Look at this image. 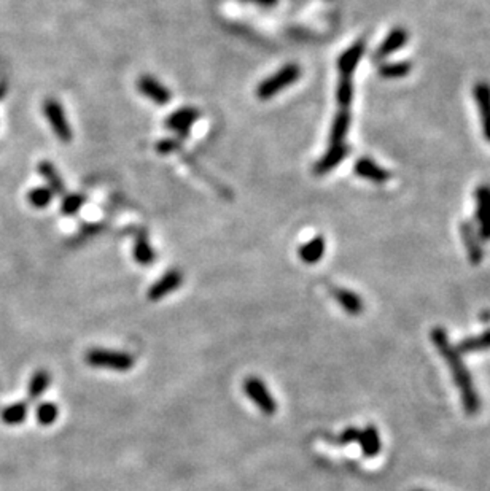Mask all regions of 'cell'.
<instances>
[{
  "instance_id": "obj_4",
  "label": "cell",
  "mask_w": 490,
  "mask_h": 491,
  "mask_svg": "<svg viewBox=\"0 0 490 491\" xmlns=\"http://www.w3.org/2000/svg\"><path fill=\"white\" fill-rule=\"evenodd\" d=\"M244 392L255 406L266 415H274L277 412V402L274 399L270 389L258 377H248L244 382Z\"/></svg>"
},
{
  "instance_id": "obj_7",
  "label": "cell",
  "mask_w": 490,
  "mask_h": 491,
  "mask_svg": "<svg viewBox=\"0 0 490 491\" xmlns=\"http://www.w3.org/2000/svg\"><path fill=\"white\" fill-rule=\"evenodd\" d=\"M199 118V112L191 107H183L177 112H174L172 115L166 119V127L177 134L180 139L186 137L190 134L191 126L196 123Z\"/></svg>"
},
{
  "instance_id": "obj_6",
  "label": "cell",
  "mask_w": 490,
  "mask_h": 491,
  "mask_svg": "<svg viewBox=\"0 0 490 491\" xmlns=\"http://www.w3.org/2000/svg\"><path fill=\"white\" fill-rule=\"evenodd\" d=\"M476 217L479 223L481 240H490V188L479 186L476 191Z\"/></svg>"
},
{
  "instance_id": "obj_26",
  "label": "cell",
  "mask_w": 490,
  "mask_h": 491,
  "mask_svg": "<svg viewBox=\"0 0 490 491\" xmlns=\"http://www.w3.org/2000/svg\"><path fill=\"white\" fill-rule=\"evenodd\" d=\"M411 70H412V64L408 63V60H401V63H388V64L380 65L379 73H380V77H384L387 80H397V78H405Z\"/></svg>"
},
{
  "instance_id": "obj_9",
  "label": "cell",
  "mask_w": 490,
  "mask_h": 491,
  "mask_svg": "<svg viewBox=\"0 0 490 491\" xmlns=\"http://www.w3.org/2000/svg\"><path fill=\"white\" fill-rule=\"evenodd\" d=\"M183 284V275L179 271H169L161 277L156 284H153L149 289V299L150 301H159L166 298L167 294L176 291L179 286Z\"/></svg>"
},
{
  "instance_id": "obj_25",
  "label": "cell",
  "mask_w": 490,
  "mask_h": 491,
  "mask_svg": "<svg viewBox=\"0 0 490 491\" xmlns=\"http://www.w3.org/2000/svg\"><path fill=\"white\" fill-rule=\"evenodd\" d=\"M336 99H338V104L342 110H347L348 107H351L352 99H353L352 77L341 75L339 82H338V87H336Z\"/></svg>"
},
{
  "instance_id": "obj_14",
  "label": "cell",
  "mask_w": 490,
  "mask_h": 491,
  "mask_svg": "<svg viewBox=\"0 0 490 491\" xmlns=\"http://www.w3.org/2000/svg\"><path fill=\"white\" fill-rule=\"evenodd\" d=\"M474 99L478 104L479 115L482 121V131L486 139L490 142V85L478 83L474 86Z\"/></svg>"
},
{
  "instance_id": "obj_28",
  "label": "cell",
  "mask_w": 490,
  "mask_h": 491,
  "mask_svg": "<svg viewBox=\"0 0 490 491\" xmlns=\"http://www.w3.org/2000/svg\"><path fill=\"white\" fill-rule=\"evenodd\" d=\"M55 196V193H53L50 188L46 186H37L33 188V190L29 191L28 194V200L32 207L36 208H45L51 204V199Z\"/></svg>"
},
{
  "instance_id": "obj_10",
  "label": "cell",
  "mask_w": 490,
  "mask_h": 491,
  "mask_svg": "<svg viewBox=\"0 0 490 491\" xmlns=\"http://www.w3.org/2000/svg\"><path fill=\"white\" fill-rule=\"evenodd\" d=\"M348 156V146L344 144L338 145H330L328 151L324 154V158L319 159L314 166V173L315 175H325L328 172H331Z\"/></svg>"
},
{
  "instance_id": "obj_8",
  "label": "cell",
  "mask_w": 490,
  "mask_h": 491,
  "mask_svg": "<svg viewBox=\"0 0 490 491\" xmlns=\"http://www.w3.org/2000/svg\"><path fill=\"white\" fill-rule=\"evenodd\" d=\"M137 90L140 94H144L145 97H149L151 102L158 105H167L172 99L171 91L163 83H159L156 78L150 75H142L139 78Z\"/></svg>"
},
{
  "instance_id": "obj_23",
  "label": "cell",
  "mask_w": 490,
  "mask_h": 491,
  "mask_svg": "<svg viewBox=\"0 0 490 491\" xmlns=\"http://www.w3.org/2000/svg\"><path fill=\"white\" fill-rule=\"evenodd\" d=\"M134 259H136L140 266H150L153 261H156V254H154L150 242L147 240L145 234L139 235L134 245Z\"/></svg>"
},
{
  "instance_id": "obj_30",
  "label": "cell",
  "mask_w": 490,
  "mask_h": 491,
  "mask_svg": "<svg viewBox=\"0 0 490 491\" xmlns=\"http://www.w3.org/2000/svg\"><path fill=\"white\" fill-rule=\"evenodd\" d=\"M360 436L358 428H347L342 431V434L338 437V446H347V443L357 442Z\"/></svg>"
},
{
  "instance_id": "obj_16",
  "label": "cell",
  "mask_w": 490,
  "mask_h": 491,
  "mask_svg": "<svg viewBox=\"0 0 490 491\" xmlns=\"http://www.w3.org/2000/svg\"><path fill=\"white\" fill-rule=\"evenodd\" d=\"M334 299L338 301L342 311H346L348 315H360L365 311V302L357 293L351 291L346 288H334L333 289Z\"/></svg>"
},
{
  "instance_id": "obj_18",
  "label": "cell",
  "mask_w": 490,
  "mask_h": 491,
  "mask_svg": "<svg viewBox=\"0 0 490 491\" xmlns=\"http://www.w3.org/2000/svg\"><path fill=\"white\" fill-rule=\"evenodd\" d=\"M325 248V239L321 237V235H317V237L306 242V244L299 248V258L301 261L306 262V264H315V262H319L324 258Z\"/></svg>"
},
{
  "instance_id": "obj_27",
  "label": "cell",
  "mask_w": 490,
  "mask_h": 491,
  "mask_svg": "<svg viewBox=\"0 0 490 491\" xmlns=\"http://www.w3.org/2000/svg\"><path fill=\"white\" fill-rule=\"evenodd\" d=\"M59 416V409L55 402H42L36 409V419L37 423L42 426H50L56 423Z\"/></svg>"
},
{
  "instance_id": "obj_11",
  "label": "cell",
  "mask_w": 490,
  "mask_h": 491,
  "mask_svg": "<svg viewBox=\"0 0 490 491\" xmlns=\"http://www.w3.org/2000/svg\"><path fill=\"white\" fill-rule=\"evenodd\" d=\"M365 50L366 45L363 40H360V42H355L352 46H348V48L342 53L338 59V69L341 75L352 77V73L357 69L361 58L365 55Z\"/></svg>"
},
{
  "instance_id": "obj_20",
  "label": "cell",
  "mask_w": 490,
  "mask_h": 491,
  "mask_svg": "<svg viewBox=\"0 0 490 491\" xmlns=\"http://www.w3.org/2000/svg\"><path fill=\"white\" fill-rule=\"evenodd\" d=\"M348 127H351V113L347 110H341L333 119L330 131V145H338L344 142Z\"/></svg>"
},
{
  "instance_id": "obj_22",
  "label": "cell",
  "mask_w": 490,
  "mask_h": 491,
  "mask_svg": "<svg viewBox=\"0 0 490 491\" xmlns=\"http://www.w3.org/2000/svg\"><path fill=\"white\" fill-rule=\"evenodd\" d=\"M50 382H51V377L48 372L43 371V369L33 374L29 382V388H28L29 401H37L42 398L43 393L46 392V388L50 387Z\"/></svg>"
},
{
  "instance_id": "obj_29",
  "label": "cell",
  "mask_w": 490,
  "mask_h": 491,
  "mask_svg": "<svg viewBox=\"0 0 490 491\" xmlns=\"http://www.w3.org/2000/svg\"><path fill=\"white\" fill-rule=\"evenodd\" d=\"M85 196L82 194H69V196H64L63 199V204H61V212L67 217H70V215H75L80 208L83 207L85 204Z\"/></svg>"
},
{
  "instance_id": "obj_5",
  "label": "cell",
  "mask_w": 490,
  "mask_h": 491,
  "mask_svg": "<svg viewBox=\"0 0 490 491\" xmlns=\"http://www.w3.org/2000/svg\"><path fill=\"white\" fill-rule=\"evenodd\" d=\"M43 113L46 119H48L53 132L56 134V137L63 144H69L72 140V129L63 105L56 99H46L43 104Z\"/></svg>"
},
{
  "instance_id": "obj_17",
  "label": "cell",
  "mask_w": 490,
  "mask_h": 491,
  "mask_svg": "<svg viewBox=\"0 0 490 491\" xmlns=\"http://www.w3.org/2000/svg\"><path fill=\"white\" fill-rule=\"evenodd\" d=\"M357 442L360 443L361 452H363L366 458H374L380 452V436L378 433V428L373 425L360 429Z\"/></svg>"
},
{
  "instance_id": "obj_12",
  "label": "cell",
  "mask_w": 490,
  "mask_h": 491,
  "mask_svg": "<svg viewBox=\"0 0 490 491\" xmlns=\"http://www.w3.org/2000/svg\"><path fill=\"white\" fill-rule=\"evenodd\" d=\"M460 234H462V239H463V244H465V248L468 252V258L469 261L473 262V264H478L481 262L482 257H484V252H482V245H481V237L479 234L476 232L474 226L472 223H465L460 225Z\"/></svg>"
},
{
  "instance_id": "obj_15",
  "label": "cell",
  "mask_w": 490,
  "mask_h": 491,
  "mask_svg": "<svg viewBox=\"0 0 490 491\" xmlns=\"http://www.w3.org/2000/svg\"><path fill=\"white\" fill-rule=\"evenodd\" d=\"M406 43H408V32L401 28L393 29L384 38V42L379 45V48L374 55V59L380 60L387 56H390V55H393V53H397L398 50H401Z\"/></svg>"
},
{
  "instance_id": "obj_24",
  "label": "cell",
  "mask_w": 490,
  "mask_h": 491,
  "mask_svg": "<svg viewBox=\"0 0 490 491\" xmlns=\"http://www.w3.org/2000/svg\"><path fill=\"white\" fill-rule=\"evenodd\" d=\"M489 348H490V331H486L479 335H473V338H467L465 340H462L459 345V352L472 353V352H479V350H489Z\"/></svg>"
},
{
  "instance_id": "obj_33",
  "label": "cell",
  "mask_w": 490,
  "mask_h": 491,
  "mask_svg": "<svg viewBox=\"0 0 490 491\" xmlns=\"http://www.w3.org/2000/svg\"><path fill=\"white\" fill-rule=\"evenodd\" d=\"M414 491H424V490H414Z\"/></svg>"
},
{
  "instance_id": "obj_2",
  "label": "cell",
  "mask_w": 490,
  "mask_h": 491,
  "mask_svg": "<svg viewBox=\"0 0 490 491\" xmlns=\"http://www.w3.org/2000/svg\"><path fill=\"white\" fill-rule=\"evenodd\" d=\"M86 365L97 369H110L117 372H127L134 367V356L126 352H117V350L107 348H91L85 355Z\"/></svg>"
},
{
  "instance_id": "obj_21",
  "label": "cell",
  "mask_w": 490,
  "mask_h": 491,
  "mask_svg": "<svg viewBox=\"0 0 490 491\" xmlns=\"http://www.w3.org/2000/svg\"><path fill=\"white\" fill-rule=\"evenodd\" d=\"M38 173L46 180V183L50 185V190L55 194H63L64 193V181L61 178V175L56 171V167L53 166L50 161H42L38 163L37 167Z\"/></svg>"
},
{
  "instance_id": "obj_19",
  "label": "cell",
  "mask_w": 490,
  "mask_h": 491,
  "mask_svg": "<svg viewBox=\"0 0 490 491\" xmlns=\"http://www.w3.org/2000/svg\"><path fill=\"white\" fill-rule=\"evenodd\" d=\"M28 414H29V404L24 401H19V402H15V404L6 406L2 412H0V419H2L5 425L16 426V425H21V423L28 419Z\"/></svg>"
},
{
  "instance_id": "obj_3",
  "label": "cell",
  "mask_w": 490,
  "mask_h": 491,
  "mask_svg": "<svg viewBox=\"0 0 490 491\" xmlns=\"http://www.w3.org/2000/svg\"><path fill=\"white\" fill-rule=\"evenodd\" d=\"M301 77V67L298 64H287L272 77L266 78L257 87V96L261 100H267L276 96L280 91L287 90L288 86L297 83Z\"/></svg>"
},
{
  "instance_id": "obj_1",
  "label": "cell",
  "mask_w": 490,
  "mask_h": 491,
  "mask_svg": "<svg viewBox=\"0 0 490 491\" xmlns=\"http://www.w3.org/2000/svg\"><path fill=\"white\" fill-rule=\"evenodd\" d=\"M430 338H432L433 345L442 356V360L446 361L449 371L452 374L455 387H457L460 392L463 410H465L468 415H476L481 409V398L478 389L474 387L473 377L469 374L459 348H455L452 345L447 333L442 328H433Z\"/></svg>"
},
{
  "instance_id": "obj_31",
  "label": "cell",
  "mask_w": 490,
  "mask_h": 491,
  "mask_svg": "<svg viewBox=\"0 0 490 491\" xmlns=\"http://www.w3.org/2000/svg\"><path fill=\"white\" fill-rule=\"evenodd\" d=\"M177 146H179L177 140L166 139V140H161V142L156 144V150L159 154H169L172 151H176Z\"/></svg>"
},
{
  "instance_id": "obj_32",
  "label": "cell",
  "mask_w": 490,
  "mask_h": 491,
  "mask_svg": "<svg viewBox=\"0 0 490 491\" xmlns=\"http://www.w3.org/2000/svg\"><path fill=\"white\" fill-rule=\"evenodd\" d=\"M257 2L261 5H274L277 2V0H257Z\"/></svg>"
},
{
  "instance_id": "obj_13",
  "label": "cell",
  "mask_w": 490,
  "mask_h": 491,
  "mask_svg": "<svg viewBox=\"0 0 490 491\" xmlns=\"http://www.w3.org/2000/svg\"><path fill=\"white\" fill-rule=\"evenodd\" d=\"M353 171L358 177L373 181V183H385V181H388L392 177L390 172L382 169V167L376 164L373 159H368V158L358 159L353 166Z\"/></svg>"
}]
</instances>
